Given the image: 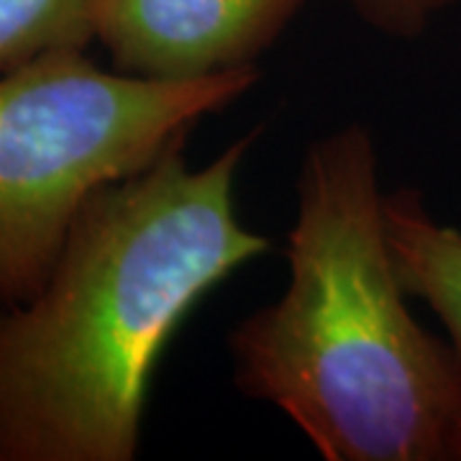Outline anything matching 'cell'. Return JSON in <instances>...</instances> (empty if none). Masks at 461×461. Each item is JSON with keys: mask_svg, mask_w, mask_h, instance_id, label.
Returning <instances> with one entry per match:
<instances>
[{"mask_svg": "<svg viewBox=\"0 0 461 461\" xmlns=\"http://www.w3.org/2000/svg\"><path fill=\"white\" fill-rule=\"evenodd\" d=\"M257 131L193 169L185 144L85 203L44 287L0 305V459L131 461L162 351L272 244L236 213Z\"/></svg>", "mask_w": 461, "mask_h": 461, "instance_id": "obj_1", "label": "cell"}, {"mask_svg": "<svg viewBox=\"0 0 461 461\" xmlns=\"http://www.w3.org/2000/svg\"><path fill=\"white\" fill-rule=\"evenodd\" d=\"M285 257V293L230 330L236 387L329 461H461L459 362L408 308L364 123L305 151Z\"/></svg>", "mask_w": 461, "mask_h": 461, "instance_id": "obj_2", "label": "cell"}, {"mask_svg": "<svg viewBox=\"0 0 461 461\" xmlns=\"http://www.w3.org/2000/svg\"><path fill=\"white\" fill-rule=\"evenodd\" d=\"M259 80L257 67L203 80L103 69L85 50L0 75V305L29 303L98 190L147 169L205 115Z\"/></svg>", "mask_w": 461, "mask_h": 461, "instance_id": "obj_3", "label": "cell"}, {"mask_svg": "<svg viewBox=\"0 0 461 461\" xmlns=\"http://www.w3.org/2000/svg\"><path fill=\"white\" fill-rule=\"evenodd\" d=\"M113 69L147 80H203L254 67L305 0H90Z\"/></svg>", "mask_w": 461, "mask_h": 461, "instance_id": "obj_4", "label": "cell"}, {"mask_svg": "<svg viewBox=\"0 0 461 461\" xmlns=\"http://www.w3.org/2000/svg\"><path fill=\"white\" fill-rule=\"evenodd\" d=\"M384 233L402 290L444 323L461 369V230L438 223L415 190L384 195Z\"/></svg>", "mask_w": 461, "mask_h": 461, "instance_id": "obj_5", "label": "cell"}, {"mask_svg": "<svg viewBox=\"0 0 461 461\" xmlns=\"http://www.w3.org/2000/svg\"><path fill=\"white\" fill-rule=\"evenodd\" d=\"M93 39L90 0H0V75Z\"/></svg>", "mask_w": 461, "mask_h": 461, "instance_id": "obj_6", "label": "cell"}, {"mask_svg": "<svg viewBox=\"0 0 461 461\" xmlns=\"http://www.w3.org/2000/svg\"><path fill=\"white\" fill-rule=\"evenodd\" d=\"M357 16L390 39L412 41L461 0H348Z\"/></svg>", "mask_w": 461, "mask_h": 461, "instance_id": "obj_7", "label": "cell"}, {"mask_svg": "<svg viewBox=\"0 0 461 461\" xmlns=\"http://www.w3.org/2000/svg\"><path fill=\"white\" fill-rule=\"evenodd\" d=\"M0 461H3V459H0Z\"/></svg>", "mask_w": 461, "mask_h": 461, "instance_id": "obj_8", "label": "cell"}]
</instances>
